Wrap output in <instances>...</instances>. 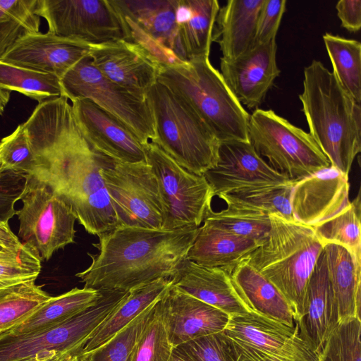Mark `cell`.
<instances>
[{
	"label": "cell",
	"instance_id": "obj_34",
	"mask_svg": "<svg viewBox=\"0 0 361 361\" xmlns=\"http://www.w3.org/2000/svg\"><path fill=\"white\" fill-rule=\"evenodd\" d=\"M223 200L227 207L219 212L211 208L203 221L236 235L263 243L271 227L269 215L228 200Z\"/></svg>",
	"mask_w": 361,
	"mask_h": 361
},
{
	"label": "cell",
	"instance_id": "obj_26",
	"mask_svg": "<svg viewBox=\"0 0 361 361\" xmlns=\"http://www.w3.org/2000/svg\"><path fill=\"white\" fill-rule=\"evenodd\" d=\"M324 250L338 323L351 317L360 318L361 260L336 244L324 245Z\"/></svg>",
	"mask_w": 361,
	"mask_h": 361
},
{
	"label": "cell",
	"instance_id": "obj_6",
	"mask_svg": "<svg viewBox=\"0 0 361 361\" xmlns=\"http://www.w3.org/2000/svg\"><path fill=\"white\" fill-rule=\"evenodd\" d=\"M146 99L154 121L152 142L195 174L203 175L216 165L220 142L183 97L157 81Z\"/></svg>",
	"mask_w": 361,
	"mask_h": 361
},
{
	"label": "cell",
	"instance_id": "obj_48",
	"mask_svg": "<svg viewBox=\"0 0 361 361\" xmlns=\"http://www.w3.org/2000/svg\"><path fill=\"white\" fill-rule=\"evenodd\" d=\"M26 29L0 8V60L23 36Z\"/></svg>",
	"mask_w": 361,
	"mask_h": 361
},
{
	"label": "cell",
	"instance_id": "obj_7",
	"mask_svg": "<svg viewBox=\"0 0 361 361\" xmlns=\"http://www.w3.org/2000/svg\"><path fill=\"white\" fill-rule=\"evenodd\" d=\"M250 144L269 164L298 181L331 166L312 135L273 110L256 109L250 116Z\"/></svg>",
	"mask_w": 361,
	"mask_h": 361
},
{
	"label": "cell",
	"instance_id": "obj_41",
	"mask_svg": "<svg viewBox=\"0 0 361 361\" xmlns=\"http://www.w3.org/2000/svg\"><path fill=\"white\" fill-rule=\"evenodd\" d=\"M173 349L164 325L154 306L129 361H169Z\"/></svg>",
	"mask_w": 361,
	"mask_h": 361
},
{
	"label": "cell",
	"instance_id": "obj_33",
	"mask_svg": "<svg viewBox=\"0 0 361 361\" xmlns=\"http://www.w3.org/2000/svg\"><path fill=\"white\" fill-rule=\"evenodd\" d=\"M334 76L359 104L361 102V44L331 33L323 35Z\"/></svg>",
	"mask_w": 361,
	"mask_h": 361
},
{
	"label": "cell",
	"instance_id": "obj_40",
	"mask_svg": "<svg viewBox=\"0 0 361 361\" xmlns=\"http://www.w3.org/2000/svg\"><path fill=\"white\" fill-rule=\"evenodd\" d=\"M173 352L184 361H240L233 341L224 331L182 343Z\"/></svg>",
	"mask_w": 361,
	"mask_h": 361
},
{
	"label": "cell",
	"instance_id": "obj_43",
	"mask_svg": "<svg viewBox=\"0 0 361 361\" xmlns=\"http://www.w3.org/2000/svg\"><path fill=\"white\" fill-rule=\"evenodd\" d=\"M35 155L22 124L0 142V163L2 169L27 175L32 174Z\"/></svg>",
	"mask_w": 361,
	"mask_h": 361
},
{
	"label": "cell",
	"instance_id": "obj_45",
	"mask_svg": "<svg viewBox=\"0 0 361 361\" xmlns=\"http://www.w3.org/2000/svg\"><path fill=\"white\" fill-rule=\"evenodd\" d=\"M27 182V174L10 169L0 171V224H8L16 215V202L20 200Z\"/></svg>",
	"mask_w": 361,
	"mask_h": 361
},
{
	"label": "cell",
	"instance_id": "obj_4",
	"mask_svg": "<svg viewBox=\"0 0 361 361\" xmlns=\"http://www.w3.org/2000/svg\"><path fill=\"white\" fill-rule=\"evenodd\" d=\"M269 215L268 235L246 259L286 298L297 322L302 317L306 287L324 245L312 226Z\"/></svg>",
	"mask_w": 361,
	"mask_h": 361
},
{
	"label": "cell",
	"instance_id": "obj_53",
	"mask_svg": "<svg viewBox=\"0 0 361 361\" xmlns=\"http://www.w3.org/2000/svg\"><path fill=\"white\" fill-rule=\"evenodd\" d=\"M169 361H184V360H182L180 357H178L177 355H176L173 352Z\"/></svg>",
	"mask_w": 361,
	"mask_h": 361
},
{
	"label": "cell",
	"instance_id": "obj_3",
	"mask_svg": "<svg viewBox=\"0 0 361 361\" xmlns=\"http://www.w3.org/2000/svg\"><path fill=\"white\" fill-rule=\"evenodd\" d=\"M310 130L331 166L348 175L361 150V107L319 61L304 68L299 95Z\"/></svg>",
	"mask_w": 361,
	"mask_h": 361
},
{
	"label": "cell",
	"instance_id": "obj_55",
	"mask_svg": "<svg viewBox=\"0 0 361 361\" xmlns=\"http://www.w3.org/2000/svg\"><path fill=\"white\" fill-rule=\"evenodd\" d=\"M6 251H8V250L4 248V247H2L1 245H0V253L1 252H6ZM11 251V250H10Z\"/></svg>",
	"mask_w": 361,
	"mask_h": 361
},
{
	"label": "cell",
	"instance_id": "obj_39",
	"mask_svg": "<svg viewBox=\"0 0 361 361\" xmlns=\"http://www.w3.org/2000/svg\"><path fill=\"white\" fill-rule=\"evenodd\" d=\"M361 318L339 322L329 334L319 361H361Z\"/></svg>",
	"mask_w": 361,
	"mask_h": 361
},
{
	"label": "cell",
	"instance_id": "obj_36",
	"mask_svg": "<svg viewBox=\"0 0 361 361\" xmlns=\"http://www.w3.org/2000/svg\"><path fill=\"white\" fill-rule=\"evenodd\" d=\"M0 88L18 92L39 103L61 96L57 76L2 61H0Z\"/></svg>",
	"mask_w": 361,
	"mask_h": 361
},
{
	"label": "cell",
	"instance_id": "obj_42",
	"mask_svg": "<svg viewBox=\"0 0 361 361\" xmlns=\"http://www.w3.org/2000/svg\"><path fill=\"white\" fill-rule=\"evenodd\" d=\"M41 258L25 246L18 252L0 253V288L36 281L41 271Z\"/></svg>",
	"mask_w": 361,
	"mask_h": 361
},
{
	"label": "cell",
	"instance_id": "obj_19",
	"mask_svg": "<svg viewBox=\"0 0 361 361\" xmlns=\"http://www.w3.org/2000/svg\"><path fill=\"white\" fill-rule=\"evenodd\" d=\"M173 348L195 338L223 331L230 316L185 294L173 286L156 304Z\"/></svg>",
	"mask_w": 361,
	"mask_h": 361
},
{
	"label": "cell",
	"instance_id": "obj_23",
	"mask_svg": "<svg viewBox=\"0 0 361 361\" xmlns=\"http://www.w3.org/2000/svg\"><path fill=\"white\" fill-rule=\"evenodd\" d=\"M220 6L216 0H177L173 53L186 62L208 58Z\"/></svg>",
	"mask_w": 361,
	"mask_h": 361
},
{
	"label": "cell",
	"instance_id": "obj_44",
	"mask_svg": "<svg viewBox=\"0 0 361 361\" xmlns=\"http://www.w3.org/2000/svg\"><path fill=\"white\" fill-rule=\"evenodd\" d=\"M232 341L240 361H319L318 355L300 335L298 325L294 335L277 353L261 352Z\"/></svg>",
	"mask_w": 361,
	"mask_h": 361
},
{
	"label": "cell",
	"instance_id": "obj_32",
	"mask_svg": "<svg viewBox=\"0 0 361 361\" xmlns=\"http://www.w3.org/2000/svg\"><path fill=\"white\" fill-rule=\"evenodd\" d=\"M361 199L357 197L338 213L312 226L320 241L336 244L346 249L357 260H361Z\"/></svg>",
	"mask_w": 361,
	"mask_h": 361
},
{
	"label": "cell",
	"instance_id": "obj_47",
	"mask_svg": "<svg viewBox=\"0 0 361 361\" xmlns=\"http://www.w3.org/2000/svg\"><path fill=\"white\" fill-rule=\"evenodd\" d=\"M37 0H0V8L21 24L29 33L39 32L40 17L36 15Z\"/></svg>",
	"mask_w": 361,
	"mask_h": 361
},
{
	"label": "cell",
	"instance_id": "obj_11",
	"mask_svg": "<svg viewBox=\"0 0 361 361\" xmlns=\"http://www.w3.org/2000/svg\"><path fill=\"white\" fill-rule=\"evenodd\" d=\"M102 174L118 226L162 229V200L147 163H123L108 157Z\"/></svg>",
	"mask_w": 361,
	"mask_h": 361
},
{
	"label": "cell",
	"instance_id": "obj_21",
	"mask_svg": "<svg viewBox=\"0 0 361 361\" xmlns=\"http://www.w3.org/2000/svg\"><path fill=\"white\" fill-rule=\"evenodd\" d=\"M178 290L213 306L231 317L254 312L236 287L231 274L186 259L175 276Z\"/></svg>",
	"mask_w": 361,
	"mask_h": 361
},
{
	"label": "cell",
	"instance_id": "obj_9",
	"mask_svg": "<svg viewBox=\"0 0 361 361\" xmlns=\"http://www.w3.org/2000/svg\"><path fill=\"white\" fill-rule=\"evenodd\" d=\"M20 200L23 206L16 212L18 238L42 260L49 259L55 252L75 242L77 219L73 210L48 185L27 175Z\"/></svg>",
	"mask_w": 361,
	"mask_h": 361
},
{
	"label": "cell",
	"instance_id": "obj_37",
	"mask_svg": "<svg viewBox=\"0 0 361 361\" xmlns=\"http://www.w3.org/2000/svg\"><path fill=\"white\" fill-rule=\"evenodd\" d=\"M155 305L138 315L104 344L87 355L78 357L80 360L129 361L137 341L153 312Z\"/></svg>",
	"mask_w": 361,
	"mask_h": 361
},
{
	"label": "cell",
	"instance_id": "obj_15",
	"mask_svg": "<svg viewBox=\"0 0 361 361\" xmlns=\"http://www.w3.org/2000/svg\"><path fill=\"white\" fill-rule=\"evenodd\" d=\"M92 65L109 80L143 98L157 82L161 64L140 44L117 40L90 45Z\"/></svg>",
	"mask_w": 361,
	"mask_h": 361
},
{
	"label": "cell",
	"instance_id": "obj_14",
	"mask_svg": "<svg viewBox=\"0 0 361 361\" xmlns=\"http://www.w3.org/2000/svg\"><path fill=\"white\" fill-rule=\"evenodd\" d=\"M203 176L218 197L294 181L272 168L250 142L243 141L221 142L216 165Z\"/></svg>",
	"mask_w": 361,
	"mask_h": 361
},
{
	"label": "cell",
	"instance_id": "obj_18",
	"mask_svg": "<svg viewBox=\"0 0 361 361\" xmlns=\"http://www.w3.org/2000/svg\"><path fill=\"white\" fill-rule=\"evenodd\" d=\"M276 39L254 46L233 59H220L221 74L238 102L258 109L280 74L276 63Z\"/></svg>",
	"mask_w": 361,
	"mask_h": 361
},
{
	"label": "cell",
	"instance_id": "obj_49",
	"mask_svg": "<svg viewBox=\"0 0 361 361\" xmlns=\"http://www.w3.org/2000/svg\"><path fill=\"white\" fill-rule=\"evenodd\" d=\"M336 9L343 27L353 32L360 30L361 27L360 0H341L337 2Z\"/></svg>",
	"mask_w": 361,
	"mask_h": 361
},
{
	"label": "cell",
	"instance_id": "obj_28",
	"mask_svg": "<svg viewBox=\"0 0 361 361\" xmlns=\"http://www.w3.org/2000/svg\"><path fill=\"white\" fill-rule=\"evenodd\" d=\"M238 290L256 313L289 326L295 322L291 307L277 288L243 259L231 274Z\"/></svg>",
	"mask_w": 361,
	"mask_h": 361
},
{
	"label": "cell",
	"instance_id": "obj_20",
	"mask_svg": "<svg viewBox=\"0 0 361 361\" xmlns=\"http://www.w3.org/2000/svg\"><path fill=\"white\" fill-rule=\"evenodd\" d=\"M90 45L50 32L27 33L0 61L53 74L59 80L79 61L90 56Z\"/></svg>",
	"mask_w": 361,
	"mask_h": 361
},
{
	"label": "cell",
	"instance_id": "obj_52",
	"mask_svg": "<svg viewBox=\"0 0 361 361\" xmlns=\"http://www.w3.org/2000/svg\"><path fill=\"white\" fill-rule=\"evenodd\" d=\"M10 99V92L0 88V115L3 114Z\"/></svg>",
	"mask_w": 361,
	"mask_h": 361
},
{
	"label": "cell",
	"instance_id": "obj_38",
	"mask_svg": "<svg viewBox=\"0 0 361 361\" xmlns=\"http://www.w3.org/2000/svg\"><path fill=\"white\" fill-rule=\"evenodd\" d=\"M295 182L256 190L223 195L219 197L261 210L268 214L278 215L287 221H295L290 202Z\"/></svg>",
	"mask_w": 361,
	"mask_h": 361
},
{
	"label": "cell",
	"instance_id": "obj_30",
	"mask_svg": "<svg viewBox=\"0 0 361 361\" xmlns=\"http://www.w3.org/2000/svg\"><path fill=\"white\" fill-rule=\"evenodd\" d=\"M112 2L126 19L173 53L177 0H112Z\"/></svg>",
	"mask_w": 361,
	"mask_h": 361
},
{
	"label": "cell",
	"instance_id": "obj_8",
	"mask_svg": "<svg viewBox=\"0 0 361 361\" xmlns=\"http://www.w3.org/2000/svg\"><path fill=\"white\" fill-rule=\"evenodd\" d=\"M61 96L73 102L88 99L125 125L145 145L154 140L152 114L146 98L109 80L83 59L59 80Z\"/></svg>",
	"mask_w": 361,
	"mask_h": 361
},
{
	"label": "cell",
	"instance_id": "obj_17",
	"mask_svg": "<svg viewBox=\"0 0 361 361\" xmlns=\"http://www.w3.org/2000/svg\"><path fill=\"white\" fill-rule=\"evenodd\" d=\"M348 175L330 166L295 181L290 202L294 219L314 226L333 216L350 202Z\"/></svg>",
	"mask_w": 361,
	"mask_h": 361
},
{
	"label": "cell",
	"instance_id": "obj_5",
	"mask_svg": "<svg viewBox=\"0 0 361 361\" xmlns=\"http://www.w3.org/2000/svg\"><path fill=\"white\" fill-rule=\"evenodd\" d=\"M158 82L183 97L221 142H250V116L209 58L161 65Z\"/></svg>",
	"mask_w": 361,
	"mask_h": 361
},
{
	"label": "cell",
	"instance_id": "obj_2",
	"mask_svg": "<svg viewBox=\"0 0 361 361\" xmlns=\"http://www.w3.org/2000/svg\"><path fill=\"white\" fill-rule=\"evenodd\" d=\"M200 227L167 231L118 226L102 233L90 265L76 274L84 287L129 292L160 279H172L187 259Z\"/></svg>",
	"mask_w": 361,
	"mask_h": 361
},
{
	"label": "cell",
	"instance_id": "obj_35",
	"mask_svg": "<svg viewBox=\"0 0 361 361\" xmlns=\"http://www.w3.org/2000/svg\"><path fill=\"white\" fill-rule=\"evenodd\" d=\"M51 297L35 281L0 288V336L24 321Z\"/></svg>",
	"mask_w": 361,
	"mask_h": 361
},
{
	"label": "cell",
	"instance_id": "obj_56",
	"mask_svg": "<svg viewBox=\"0 0 361 361\" xmlns=\"http://www.w3.org/2000/svg\"><path fill=\"white\" fill-rule=\"evenodd\" d=\"M2 169V167H1V163H0V171Z\"/></svg>",
	"mask_w": 361,
	"mask_h": 361
},
{
	"label": "cell",
	"instance_id": "obj_51",
	"mask_svg": "<svg viewBox=\"0 0 361 361\" xmlns=\"http://www.w3.org/2000/svg\"><path fill=\"white\" fill-rule=\"evenodd\" d=\"M70 354L58 351H45L24 361H68L72 358Z\"/></svg>",
	"mask_w": 361,
	"mask_h": 361
},
{
	"label": "cell",
	"instance_id": "obj_12",
	"mask_svg": "<svg viewBox=\"0 0 361 361\" xmlns=\"http://www.w3.org/2000/svg\"><path fill=\"white\" fill-rule=\"evenodd\" d=\"M35 13L48 32L89 45L130 41L125 18L112 0H37Z\"/></svg>",
	"mask_w": 361,
	"mask_h": 361
},
{
	"label": "cell",
	"instance_id": "obj_22",
	"mask_svg": "<svg viewBox=\"0 0 361 361\" xmlns=\"http://www.w3.org/2000/svg\"><path fill=\"white\" fill-rule=\"evenodd\" d=\"M295 323L301 337L317 355L338 324L324 250L319 257L306 287L302 317Z\"/></svg>",
	"mask_w": 361,
	"mask_h": 361
},
{
	"label": "cell",
	"instance_id": "obj_46",
	"mask_svg": "<svg viewBox=\"0 0 361 361\" xmlns=\"http://www.w3.org/2000/svg\"><path fill=\"white\" fill-rule=\"evenodd\" d=\"M286 8V0H264L258 17L254 46L276 39Z\"/></svg>",
	"mask_w": 361,
	"mask_h": 361
},
{
	"label": "cell",
	"instance_id": "obj_25",
	"mask_svg": "<svg viewBox=\"0 0 361 361\" xmlns=\"http://www.w3.org/2000/svg\"><path fill=\"white\" fill-rule=\"evenodd\" d=\"M262 243L224 231L207 221L199 228L187 259L229 274Z\"/></svg>",
	"mask_w": 361,
	"mask_h": 361
},
{
	"label": "cell",
	"instance_id": "obj_31",
	"mask_svg": "<svg viewBox=\"0 0 361 361\" xmlns=\"http://www.w3.org/2000/svg\"><path fill=\"white\" fill-rule=\"evenodd\" d=\"M297 329L251 312L231 317L223 331L232 340L267 353H277Z\"/></svg>",
	"mask_w": 361,
	"mask_h": 361
},
{
	"label": "cell",
	"instance_id": "obj_10",
	"mask_svg": "<svg viewBox=\"0 0 361 361\" xmlns=\"http://www.w3.org/2000/svg\"><path fill=\"white\" fill-rule=\"evenodd\" d=\"M144 147L147 162L157 178L162 200V229L200 227L212 208L215 196L205 177L180 166L152 141Z\"/></svg>",
	"mask_w": 361,
	"mask_h": 361
},
{
	"label": "cell",
	"instance_id": "obj_54",
	"mask_svg": "<svg viewBox=\"0 0 361 361\" xmlns=\"http://www.w3.org/2000/svg\"><path fill=\"white\" fill-rule=\"evenodd\" d=\"M68 361H80L78 356H74L71 358Z\"/></svg>",
	"mask_w": 361,
	"mask_h": 361
},
{
	"label": "cell",
	"instance_id": "obj_1",
	"mask_svg": "<svg viewBox=\"0 0 361 361\" xmlns=\"http://www.w3.org/2000/svg\"><path fill=\"white\" fill-rule=\"evenodd\" d=\"M68 100L61 96L39 103L22 123L35 159L30 175L71 207L89 234L98 236L118 226L102 174L108 157L85 140Z\"/></svg>",
	"mask_w": 361,
	"mask_h": 361
},
{
	"label": "cell",
	"instance_id": "obj_24",
	"mask_svg": "<svg viewBox=\"0 0 361 361\" xmlns=\"http://www.w3.org/2000/svg\"><path fill=\"white\" fill-rule=\"evenodd\" d=\"M264 0H229L220 7L213 32L222 59L233 60L255 44L259 14Z\"/></svg>",
	"mask_w": 361,
	"mask_h": 361
},
{
	"label": "cell",
	"instance_id": "obj_27",
	"mask_svg": "<svg viewBox=\"0 0 361 361\" xmlns=\"http://www.w3.org/2000/svg\"><path fill=\"white\" fill-rule=\"evenodd\" d=\"M172 286V279H160L127 292L90 335L78 357L87 355L104 344L138 315L157 304Z\"/></svg>",
	"mask_w": 361,
	"mask_h": 361
},
{
	"label": "cell",
	"instance_id": "obj_29",
	"mask_svg": "<svg viewBox=\"0 0 361 361\" xmlns=\"http://www.w3.org/2000/svg\"><path fill=\"white\" fill-rule=\"evenodd\" d=\"M102 295L98 290L84 287L51 296L24 321L0 336H20L54 327L95 305Z\"/></svg>",
	"mask_w": 361,
	"mask_h": 361
},
{
	"label": "cell",
	"instance_id": "obj_16",
	"mask_svg": "<svg viewBox=\"0 0 361 361\" xmlns=\"http://www.w3.org/2000/svg\"><path fill=\"white\" fill-rule=\"evenodd\" d=\"M80 131L96 152L118 162H147L144 145L117 118L88 99L71 102Z\"/></svg>",
	"mask_w": 361,
	"mask_h": 361
},
{
	"label": "cell",
	"instance_id": "obj_13",
	"mask_svg": "<svg viewBox=\"0 0 361 361\" xmlns=\"http://www.w3.org/2000/svg\"><path fill=\"white\" fill-rule=\"evenodd\" d=\"M102 293L95 305L61 324L27 334L0 336V361H24L45 351L78 356L90 335L126 295Z\"/></svg>",
	"mask_w": 361,
	"mask_h": 361
},
{
	"label": "cell",
	"instance_id": "obj_50",
	"mask_svg": "<svg viewBox=\"0 0 361 361\" xmlns=\"http://www.w3.org/2000/svg\"><path fill=\"white\" fill-rule=\"evenodd\" d=\"M0 245L13 252H18L25 247L11 231L8 224H0Z\"/></svg>",
	"mask_w": 361,
	"mask_h": 361
}]
</instances>
